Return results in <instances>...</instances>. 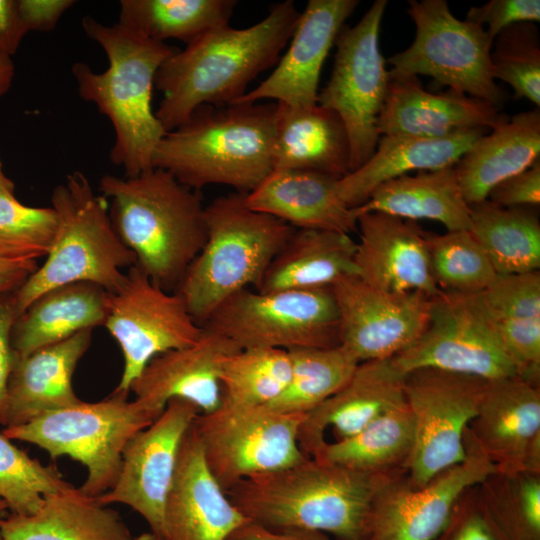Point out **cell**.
Instances as JSON below:
<instances>
[{
	"label": "cell",
	"instance_id": "1",
	"mask_svg": "<svg viewBox=\"0 0 540 540\" xmlns=\"http://www.w3.org/2000/svg\"><path fill=\"white\" fill-rule=\"evenodd\" d=\"M292 0L274 4L247 28L223 25L199 36L163 62L155 77L162 99L155 114L166 132L203 105L232 104L247 86L275 65L298 24Z\"/></svg>",
	"mask_w": 540,
	"mask_h": 540
},
{
	"label": "cell",
	"instance_id": "2",
	"mask_svg": "<svg viewBox=\"0 0 540 540\" xmlns=\"http://www.w3.org/2000/svg\"><path fill=\"white\" fill-rule=\"evenodd\" d=\"M404 474L363 473L306 457L241 480L226 493L249 521L265 527L314 530L338 540H366L376 495Z\"/></svg>",
	"mask_w": 540,
	"mask_h": 540
},
{
	"label": "cell",
	"instance_id": "3",
	"mask_svg": "<svg viewBox=\"0 0 540 540\" xmlns=\"http://www.w3.org/2000/svg\"><path fill=\"white\" fill-rule=\"evenodd\" d=\"M85 34L104 51L108 66L97 72L84 62L72 66L80 97L105 115L114 131L109 158L136 176L153 167L155 150L166 134L152 107L158 69L177 51L116 23L106 25L86 16Z\"/></svg>",
	"mask_w": 540,
	"mask_h": 540
},
{
	"label": "cell",
	"instance_id": "4",
	"mask_svg": "<svg viewBox=\"0 0 540 540\" xmlns=\"http://www.w3.org/2000/svg\"><path fill=\"white\" fill-rule=\"evenodd\" d=\"M115 232L155 284L175 292L206 241L199 191L152 168L136 176L106 174L99 181Z\"/></svg>",
	"mask_w": 540,
	"mask_h": 540
},
{
	"label": "cell",
	"instance_id": "5",
	"mask_svg": "<svg viewBox=\"0 0 540 540\" xmlns=\"http://www.w3.org/2000/svg\"><path fill=\"white\" fill-rule=\"evenodd\" d=\"M277 103L203 105L166 132L153 167L199 191L212 184L253 191L273 170Z\"/></svg>",
	"mask_w": 540,
	"mask_h": 540
},
{
	"label": "cell",
	"instance_id": "6",
	"mask_svg": "<svg viewBox=\"0 0 540 540\" xmlns=\"http://www.w3.org/2000/svg\"><path fill=\"white\" fill-rule=\"evenodd\" d=\"M206 241L177 290L202 327L234 294L258 287L295 228L250 209L245 194L230 193L205 206Z\"/></svg>",
	"mask_w": 540,
	"mask_h": 540
},
{
	"label": "cell",
	"instance_id": "7",
	"mask_svg": "<svg viewBox=\"0 0 540 540\" xmlns=\"http://www.w3.org/2000/svg\"><path fill=\"white\" fill-rule=\"evenodd\" d=\"M51 207L57 227L44 263L12 294L16 317L44 292L65 284L87 282L116 292L136 262L112 225L108 201L81 171L55 186Z\"/></svg>",
	"mask_w": 540,
	"mask_h": 540
},
{
	"label": "cell",
	"instance_id": "8",
	"mask_svg": "<svg viewBox=\"0 0 540 540\" xmlns=\"http://www.w3.org/2000/svg\"><path fill=\"white\" fill-rule=\"evenodd\" d=\"M128 395L114 389L100 401L81 400L24 424L4 427L2 433L38 446L53 459L66 456L78 461L87 469L79 488L98 497L115 484L127 443L158 417Z\"/></svg>",
	"mask_w": 540,
	"mask_h": 540
},
{
	"label": "cell",
	"instance_id": "9",
	"mask_svg": "<svg viewBox=\"0 0 540 540\" xmlns=\"http://www.w3.org/2000/svg\"><path fill=\"white\" fill-rule=\"evenodd\" d=\"M416 32L411 45L388 59L389 79L429 76L449 89L498 108L503 94L490 59L493 42L485 28L456 18L445 0H409Z\"/></svg>",
	"mask_w": 540,
	"mask_h": 540
},
{
	"label": "cell",
	"instance_id": "10",
	"mask_svg": "<svg viewBox=\"0 0 540 540\" xmlns=\"http://www.w3.org/2000/svg\"><path fill=\"white\" fill-rule=\"evenodd\" d=\"M202 327L227 337L240 349L339 346V317L331 287L245 289L219 305Z\"/></svg>",
	"mask_w": 540,
	"mask_h": 540
},
{
	"label": "cell",
	"instance_id": "11",
	"mask_svg": "<svg viewBox=\"0 0 540 540\" xmlns=\"http://www.w3.org/2000/svg\"><path fill=\"white\" fill-rule=\"evenodd\" d=\"M306 414L266 406L220 403L191 424L211 473L228 491L248 477L279 470L309 457L298 442Z\"/></svg>",
	"mask_w": 540,
	"mask_h": 540
},
{
	"label": "cell",
	"instance_id": "12",
	"mask_svg": "<svg viewBox=\"0 0 540 540\" xmlns=\"http://www.w3.org/2000/svg\"><path fill=\"white\" fill-rule=\"evenodd\" d=\"M386 6V0H376L357 24L342 27L330 79L318 92L317 104L337 113L345 126L350 172L373 155L380 138L377 123L390 80L379 48Z\"/></svg>",
	"mask_w": 540,
	"mask_h": 540
},
{
	"label": "cell",
	"instance_id": "13",
	"mask_svg": "<svg viewBox=\"0 0 540 540\" xmlns=\"http://www.w3.org/2000/svg\"><path fill=\"white\" fill-rule=\"evenodd\" d=\"M487 381L434 368L405 374V402L414 423L406 474L412 486L425 485L466 458L465 432L477 414Z\"/></svg>",
	"mask_w": 540,
	"mask_h": 540
},
{
	"label": "cell",
	"instance_id": "14",
	"mask_svg": "<svg viewBox=\"0 0 540 540\" xmlns=\"http://www.w3.org/2000/svg\"><path fill=\"white\" fill-rule=\"evenodd\" d=\"M391 359L403 374L434 368L484 380L519 376L477 293L432 297L424 330Z\"/></svg>",
	"mask_w": 540,
	"mask_h": 540
},
{
	"label": "cell",
	"instance_id": "15",
	"mask_svg": "<svg viewBox=\"0 0 540 540\" xmlns=\"http://www.w3.org/2000/svg\"><path fill=\"white\" fill-rule=\"evenodd\" d=\"M103 326L122 352L123 370L115 390L126 393L151 359L195 343L203 332L182 296L155 284L135 264L122 286L109 293Z\"/></svg>",
	"mask_w": 540,
	"mask_h": 540
},
{
	"label": "cell",
	"instance_id": "16",
	"mask_svg": "<svg viewBox=\"0 0 540 540\" xmlns=\"http://www.w3.org/2000/svg\"><path fill=\"white\" fill-rule=\"evenodd\" d=\"M464 444L466 458L425 485L412 486L404 474L383 487L372 504L366 540H433L461 495L496 471L469 427Z\"/></svg>",
	"mask_w": 540,
	"mask_h": 540
},
{
	"label": "cell",
	"instance_id": "17",
	"mask_svg": "<svg viewBox=\"0 0 540 540\" xmlns=\"http://www.w3.org/2000/svg\"><path fill=\"white\" fill-rule=\"evenodd\" d=\"M200 410L182 399L127 443L113 487L97 497L104 505L124 504L137 512L150 531L165 538L164 508L183 438Z\"/></svg>",
	"mask_w": 540,
	"mask_h": 540
},
{
	"label": "cell",
	"instance_id": "18",
	"mask_svg": "<svg viewBox=\"0 0 540 540\" xmlns=\"http://www.w3.org/2000/svg\"><path fill=\"white\" fill-rule=\"evenodd\" d=\"M339 317V346L359 363L389 359L413 344L424 330L432 297L420 292L376 289L358 275L332 284Z\"/></svg>",
	"mask_w": 540,
	"mask_h": 540
},
{
	"label": "cell",
	"instance_id": "19",
	"mask_svg": "<svg viewBox=\"0 0 540 540\" xmlns=\"http://www.w3.org/2000/svg\"><path fill=\"white\" fill-rule=\"evenodd\" d=\"M469 430L497 471L540 473V388L520 376L488 380Z\"/></svg>",
	"mask_w": 540,
	"mask_h": 540
},
{
	"label": "cell",
	"instance_id": "20",
	"mask_svg": "<svg viewBox=\"0 0 540 540\" xmlns=\"http://www.w3.org/2000/svg\"><path fill=\"white\" fill-rule=\"evenodd\" d=\"M358 4L357 0H309L276 68L232 104L269 99L292 108L316 105L323 63Z\"/></svg>",
	"mask_w": 540,
	"mask_h": 540
},
{
	"label": "cell",
	"instance_id": "21",
	"mask_svg": "<svg viewBox=\"0 0 540 540\" xmlns=\"http://www.w3.org/2000/svg\"><path fill=\"white\" fill-rule=\"evenodd\" d=\"M354 257L357 275L370 286L392 293L442 291L432 276L426 232L417 221L382 212L358 215Z\"/></svg>",
	"mask_w": 540,
	"mask_h": 540
},
{
	"label": "cell",
	"instance_id": "22",
	"mask_svg": "<svg viewBox=\"0 0 540 540\" xmlns=\"http://www.w3.org/2000/svg\"><path fill=\"white\" fill-rule=\"evenodd\" d=\"M239 350L227 337L203 328L195 343L151 359L131 384L130 392L158 416L172 399L189 401L200 413L211 412L221 401L222 366Z\"/></svg>",
	"mask_w": 540,
	"mask_h": 540
},
{
	"label": "cell",
	"instance_id": "23",
	"mask_svg": "<svg viewBox=\"0 0 540 540\" xmlns=\"http://www.w3.org/2000/svg\"><path fill=\"white\" fill-rule=\"evenodd\" d=\"M247 521L211 473L190 426L165 503L166 540H228Z\"/></svg>",
	"mask_w": 540,
	"mask_h": 540
},
{
	"label": "cell",
	"instance_id": "24",
	"mask_svg": "<svg viewBox=\"0 0 540 540\" xmlns=\"http://www.w3.org/2000/svg\"><path fill=\"white\" fill-rule=\"evenodd\" d=\"M404 377L391 358L360 362L338 391L306 413L298 434L304 454L310 457L328 431L332 441L345 439L403 405Z\"/></svg>",
	"mask_w": 540,
	"mask_h": 540
},
{
	"label": "cell",
	"instance_id": "25",
	"mask_svg": "<svg viewBox=\"0 0 540 540\" xmlns=\"http://www.w3.org/2000/svg\"><path fill=\"white\" fill-rule=\"evenodd\" d=\"M494 105L452 89L434 94L417 76L391 78L378 118L379 135L444 137L463 130L492 129L507 119Z\"/></svg>",
	"mask_w": 540,
	"mask_h": 540
},
{
	"label": "cell",
	"instance_id": "26",
	"mask_svg": "<svg viewBox=\"0 0 540 540\" xmlns=\"http://www.w3.org/2000/svg\"><path fill=\"white\" fill-rule=\"evenodd\" d=\"M92 331H80L15 359L7 389L4 427L24 424L81 401L73 389L72 378L92 343Z\"/></svg>",
	"mask_w": 540,
	"mask_h": 540
},
{
	"label": "cell",
	"instance_id": "27",
	"mask_svg": "<svg viewBox=\"0 0 540 540\" xmlns=\"http://www.w3.org/2000/svg\"><path fill=\"white\" fill-rule=\"evenodd\" d=\"M489 129L463 130L444 137L381 135L373 155L358 169L337 180L340 198L351 208L363 205L381 184L412 171L454 166Z\"/></svg>",
	"mask_w": 540,
	"mask_h": 540
},
{
	"label": "cell",
	"instance_id": "28",
	"mask_svg": "<svg viewBox=\"0 0 540 540\" xmlns=\"http://www.w3.org/2000/svg\"><path fill=\"white\" fill-rule=\"evenodd\" d=\"M337 180L304 170H272L251 192L246 205L271 215L295 229H317L350 234L358 215L338 195Z\"/></svg>",
	"mask_w": 540,
	"mask_h": 540
},
{
	"label": "cell",
	"instance_id": "29",
	"mask_svg": "<svg viewBox=\"0 0 540 540\" xmlns=\"http://www.w3.org/2000/svg\"><path fill=\"white\" fill-rule=\"evenodd\" d=\"M272 161L273 170L343 178L350 173V145L342 120L319 104L292 108L277 103Z\"/></svg>",
	"mask_w": 540,
	"mask_h": 540
},
{
	"label": "cell",
	"instance_id": "30",
	"mask_svg": "<svg viewBox=\"0 0 540 540\" xmlns=\"http://www.w3.org/2000/svg\"><path fill=\"white\" fill-rule=\"evenodd\" d=\"M539 155V108L508 117L454 165L465 201L472 205L487 200L497 184L529 168Z\"/></svg>",
	"mask_w": 540,
	"mask_h": 540
},
{
	"label": "cell",
	"instance_id": "31",
	"mask_svg": "<svg viewBox=\"0 0 540 540\" xmlns=\"http://www.w3.org/2000/svg\"><path fill=\"white\" fill-rule=\"evenodd\" d=\"M120 514L72 484L43 498L28 515L9 513L0 540H131Z\"/></svg>",
	"mask_w": 540,
	"mask_h": 540
},
{
	"label": "cell",
	"instance_id": "32",
	"mask_svg": "<svg viewBox=\"0 0 540 540\" xmlns=\"http://www.w3.org/2000/svg\"><path fill=\"white\" fill-rule=\"evenodd\" d=\"M109 293L87 282L65 284L37 297L11 329V345L16 358L63 341L76 333L103 326Z\"/></svg>",
	"mask_w": 540,
	"mask_h": 540
},
{
	"label": "cell",
	"instance_id": "33",
	"mask_svg": "<svg viewBox=\"0 0 540 540\" xmlns=\"http://www.w3.org/2000/svg\"><path fill=\"white\" fill-rule=\"evenodd\" d=\"M356 242L350 234L295 229L266 269L260 292L331 287L338 279L357 275Z\"/></svg>",
	"mask_w": 540,
	"mask_h": 540
},
{
	"label": "cell",
	"instance_id": "34",
	"mask_svg": "<svg viewBox=\"0 0 540 540\" xmlns=\"http://www.w3.org/2000/svg\"><path fill=\"white\" fill-rule=\"evenodd\" d=\"M354 209L357 215L382 212L413 221L434 220L447 231L470 228V207L463 197L454 166L389 180Z\"/></svg>",
	"mask_w": 540,
	"mask_h": 540
},
{
	"label": "cell",
	"instance_id": "35",
	"mask_svg": "<svg viewBox=\"0 0 540 540\" xmlns=\"http://www.w3.org/2000/svg\"><path fill=\"white\" fill-rule=\"evenodd\" d=\"M413 446V417L405 402L350 437L323 442L310 457L363 473H407Z\"/></svg>",
	"mask_w": 540,
	"mask_h": 540
},
{
	"label": "cell",
	"instance_id": "36",
	"mask_svg": "<svg viewBox=\"0 0 540 540\" xmlns=\"http://www.w3.org/2000/svg\"><path fill=\"white\" fill-rule=\"evenodd\" d=\"M469 207V231L497 274L539 270L540 222L535 207L507 208L489 200Z\"/></svg>",
	"mask_w": 540,
	"mask_h": 540
},
{
	"label": "cell",
	"instance_id": "37",
	"mask_svg": "<svg viewBox=\"0 0 540 540\" xmlns=\"http://www.w3.org/2000/svg\"><path fill=\"white\" fill-rule=\"evenodd\" d=\"M234 0H121L118 24L156 42L187 44L204 33L228 25Z\"/></svg>",
	"mask_w": 540,
	"mask_h": 540
},
{
	"label": "cell",
	"instance_id": "38",
	"mask_svg": "<svg viewBox=\"0 0 540 540\" xmlns=\"http://www.w3.org/2000/svg\"><path fill=\"white\" fill-rule=\"evenodd\" d=\"M290 380L266 407L283 413L306 414L338 391L359 362L343 347L296 348Z\"/></svg>",
	"mask_w": 540,
	"mask_h": 540
},
{
	"label": "cell",
	"instance_id": "39",
	"mask_svg": "<svg viewBox=\"0 0 540 540\" xmlns=\"http://www.w3.org/2000/svg\"><path fill=\"white\" fill-rule=\"evenodd\" d=\"M477 488L485 511L504 540H540V473L496 470Z\"/></svg>",
	"mask_w": 540,
	"mask_h": 540
},
{
	"label": "cell",
	"instance_id": "40",
	"mask_svg": "<svg viewBox=\"0 0 540 540\" xmlns=\"http://www.w3.org/2000/svg\"><path fill=\"white\" fill-rule=\"evenodd\" d=\"M292 372L288 351L273 348L241 349L221 369L220 403L266 406L286 388Z\"/></svg>",
	"mask_w": 540,
	"mask_h": 540
},
{
	"label": "cell",
	"instance_id": "41",
	"mask_svg": "<svg viewBox=\"0 0 540 540\" xmlns=\"http://www.w3.org/2000/svg\"><path fill=\"white\" fill-rule=\"evenodd\" d=\"M432 276L445 292L478 293L497 273L487 254L469 230L426 233Z\"/></svg>",
	"mask_w": 540,
	"mask_h": 540
},
{
	"label": "cell",
	"instance_id": "42",
	"mask_svg": "<svg viewBox=\"0 0 540 540\" xmlns=\"http://www.w3.org/2000/svg\"><path fill=\"white\" fill-rule=\"evenodd\" d=\"M69 485L54 465L30 457L0 432V500L9 513L31 514L45 496Z\"/></svg>",
	"mask_w": 540,
	"mask_h": 540
},
{
	"label": "cell",
	"instance_id": "43",
	"mask_svg": "<svg viewBox=\"0 0 540 540\" xmlns=\"http://www.w3.org/2000/svg\"><path fill=\"white\" fill-rule=\"evenodd\" d=\"M490 59L495 80L512 87L517 98L540 105V42L531 22L511 25L495 38Z\"/></svg>",
	"mask_w": 540,
	"mask_h": 540
},
{
	"label": "cell",
	"instance_id": "44",
	"mask_svg": "<svg viewBox=\"0 0 540 540\" xmlns=\"http://www.w3.org/2000/svg\"><path fill=\"white\" fill-rule=\"evenodd\" d=\"M57 227L55 210L31 207L14 194L0 193V255L11 258L46 256Z\"/></svg>",
	"mask_w": 540,
	"mask_h": 540
},
{
	"label": "cell",
	"instance_id": "45",
	"mask_svg": "<svg viewBox=\"0 0 540 540\" xmlns=\"http://www.w3.org/2000/svg\"><path fill=\"white\" fill-rule=\"evenodd\" d=\"M478 297L493 320L540 318V273L497 274Z\"/></svg>",
	"mask_w": 540,
	"mask_h": 540
},
{
	"label": "cell",
	"instance_id": "46",
	"mask_svg": "<svg viewBox=\"0 0 540 540\" xmlns=\"http://www.w3.org/2000/svg\"><path fill=\"white\" fill-rule=\"evenodd\" d=\"M433 540H504L485 511L477 485L456 503L444 529Z\"/></svg>",
	"mask_w": 540,
	"mask_h": 540
},
{
	"label": "cell",
	"instance_id": "47",
	"mask_svg": "<svg viewBox=\"0 0 540 540\" xmlns=\"http://www.w3.org/2000/svg\"><path fill=\"white\" fill-rule=\"evenodd\" d=\"M539 19V0H491L481 6L471 7L466 16V20L483 26L492 42L511 25L532 23Z\"/></svg>",
	"mask_w": 540,
	"mask_h": 540
},
{
	"label": "cell",
	"instance_id": "48",
	"mask_svg": "<svg viewBox=\"0 0 540 540\" xmlns=\"http://www.w3.org/2000/svg\"><path fill=\"white\" fill-rule=\"evenodd\" d=\"M487 200L501 207H536L540 203V159L497 184Z\"/></svg>",
	"mask_w": 540,
	"mask_h": 540
},
{
	"label": "cell",
	"instance_id": "49",
	"mask_svg": "<svg viewBox=\"0 0 540 540\" xmlns=\"http://www.w3.org/2000/svg\"><path fill=\"white\" fill-rule=\"evenodd\" d=\"M20 21L26 32L51 31L73 5L74 0H16Z\"/></svg>",
	"mask_w": 540,
	"mask_h": 540
},
{
	"label": "cell",
	"instance_id": "50",
	"mask_svg": "<svg viewBox=\"0 0 540 540\" xmlns=\"http://www.w3.org/2000/svg\"><path fill=\"white\" fill-rule=\"evenodd\" d=\"M16 319L12 294L0 299V425H5L7 389L15 363L11 329Z\"/></svg>",
	"mask_w": 540,
	"mask_h": 540
},
{
	"label": "cell",
	"instance_id": "51",
	"mask_svg": "<svg viewBox=\"0 0 540 540\" xmlns=\"http://www.w3.org/2000/svg\"><path fill=\"white\" fill-rule=\"evenodd\" d=\"M228 540H330L325 533L300 529H274L252 521H247L237 528Z\"/></svg>",
	"mask_w": 540,
	"mask_h": 540
},
{
	"label": "cell",
	"instance_id": "52",
	"mask_svg": "<svg viewBox=\"0 0 540 540\" xmlns=\"http://www.w3.org/2000/svg\"><path fill=\"white\" fill-rule=\"evenodd\" d=\"M27 34L17 10L16 0H0V55L12 57Z\"/></svg>",
	"mask_w": 540,
	"mask_h": 540
},
{
	"label": "cell",
	"instance_id": "53",
	"mask_svg": "<svg viewBox=\"0 0 540 540\" xmlns=\"http://www.w3.org/2000/svg\"><path fill=\"white\" fill-rule=\"evenodd\" d=\"M38 266L37 258L0 256V299L16 292Z\"/></svg>",
	"mask_w": 540,
	"mask_h": 540
},
{
	"label": "cell",
	"instance_id": "54",
	"mask_svg": "<svg viewBox=\"0 0 540 540\" xmlns=\"http://www.w3.org/2000/svg\"><path fill=\"white\" fill-rule=\"evenodd\" d=\"M14 74L15 67L12 58L0 55V97L11 88Z\"/></svg>",
	"mask_w": 540,
	"mask_h": 540
},
{
	"label": "cell",
	"instance_id": "55",
	"mask_svg": "<svg viewBox=\"0 0 540 540\" xmlns=\"http://www.w3.org/2000/svg\"><path fill=\"white\" fill-rule=\"evenodd\" d=\"M15 185L11 178H9L4 170L3 164L0 158V193L3 194H14Z\"/></svg>",
	"mask_w": 540,
	"mask_h": 540
},
{
	"label": "cell",
	"instance_id": "56",
	"mask_svg": "<svg viewBox=\"0 0 540 540\" xmlns=\"http://www.w3.org/2000/svg\"><path fill=\"white\" fill-rule=\"evenodd\" d=\"M131 540H166V538L149 531L132 537Z\"/></svg>",
	"mask_w": 540,
	"mask_h": 540
},
{
	"label": "cell",
	"instance_id": "57",
	"mask_svg": "<svg viewBox=\"0 0 540 540\" xmlns=\"http://www.w3.org/2000/svg\"><path fill=\"white\" fill-rule=\"evenodd\" d=\"M9 514L6 504L0 500V522Z\"/></svg>",
	"mask_w": 540,
	"mask_h": 540
},
{
	"label": "cell",
	"instance_id": "58",
	"mask_svg": "<svg viewBox=\"0 0 540 540\" xmlns=\"http://www.w3.org/2000/svg\"><path fill=\"white\" fill-rule=\"evenodd\" d=\"M1 256V255H0Z\"/></svg>",
	"mask_w": 540,
	"mask_h": 540
}]
</instances>
